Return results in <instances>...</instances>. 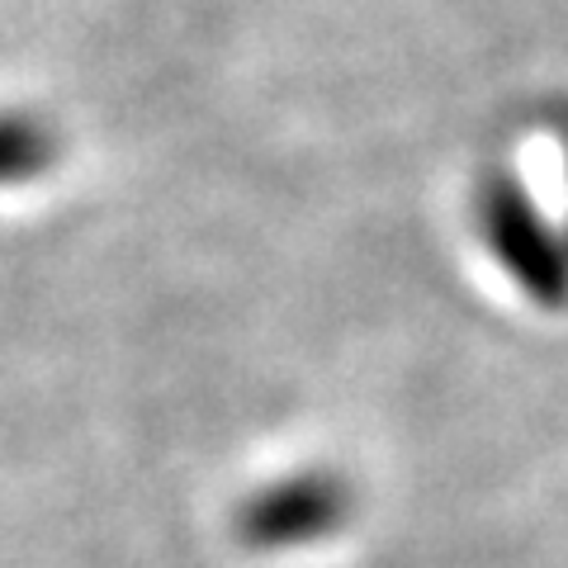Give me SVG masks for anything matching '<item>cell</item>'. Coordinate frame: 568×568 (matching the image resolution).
<instances>
[{
	"label": "cell",
	"mask_w": 568,
	"mask_h": 568,
	"mask_svg": "<svg viewBox=\"0 0 568 568\" xmlns=\"http://www.w3.org/2000/svg\"><path fill=\"white\" fill-rule=\"evenodd\" d=\"M474 223L493 265L540 308H568V237L545 219L511 171L484 175L474 194Z\"/></svg>",
	"instance_id": "cell-1"
},
{
	"label": "cell",
	"mask_w": 568,
	"mask_h": 568,
	"mask_svg": "<svg viewBox=\"0 0 568 568\" xmlns=\"http://www.w3.org/2000/svg\"><path fill=\"white\" fill-rule=\"evenodd\" d=\"M355 497L351 484L332 469H294L284 478H271L237 507V540L246 549H308L332 536H342L351 521Z\"/></svg>",
	"instance_id": "cell-2"
},
{
	"label": "cell",
	"mask_w": 568,
	"mask_h": 568,
	"mask_svg": "<svg viewBox=\"0 0 568 568\" xmlns=\"http://www.w3.org/2000/svg\"><path fill=\"white\" fill-rule=\"evenodd\" d=\"M58 162V138L43 119L24 110H0V190L24 185Z\"/></svg>",
	"instance_id": "cell-3"
}]
</instances>
